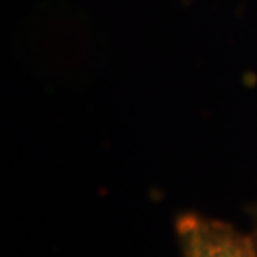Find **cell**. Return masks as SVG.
Here are the masks:
<instances>
[{"label": "cell", "mask_w": 257, "mask_h": 257, "mask_svg": "<svg viewBox=\"0 0 257 257\" xmlns=\"http://www.w3.org/2000/svg\"><path fill=\"white\" fill-rule=\"evenodd\" d=\"M250 214H251V219H253V224H254V237L257 239V204L250 210Z\"/></svg>", "instance_id": "6da1fadb"}]
</instances>
